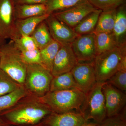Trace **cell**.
<instances>
[{
    "instance_id": "obj_21",
    "label": "cell",
    "mask_w": 126,
    "mask_h": 126,
    "mask_svg": "<svg viewBox=\"0 0 126 126\" xmlns=\"http://www.w3.org/2000/svg\"><path fill=\"white\" fill-rule=\"evenodd\" d=\"M102 10L97 9L88 15L73 30L79 35L93 33L96 26Z\"/></svg>"
},
{
    "instance_id": "obj_32",
    "label": "cell",
    "mask_w": 126,
    "mask_h": 126,
    "mask_svg": "<svg viewBox=\"0 0 126 126\" xmlns=\"http://www.w3.org/2000/svg\"><path fill=\"white\" fill-rule=\"evenodd\" d=\"M97 124L94 122H86L81 126H97Z\"/></svg>"
},
{
    "instance_id": "obj_9",
    "label": "cell",
    "mask_w": 126,
    "mask_h": 126,
    "mask_svg": "<svg viewBox=\"0 0 126 126\" xmlns=\"http://www.w3.org/2000/svg\"><path fill=\"white\" fill-rule=\"evenodd\" d=\"M102 90L105 98L107 117L118 115L126 107V93L107 81L104 83Z\"/></svg>"
},
{
    "instance_id": "obj_30",
    "label": "cell",
    "mask_w": 126,
    "mask_h": 126,
    "mask_svg": "<svg viewBox=\"0 0 126 126\" xmlns=\"http://www.w3.org/2000/svg\"><path fill=\"white\" fill-rule=\"evenodd\" d=\"M118 89L126 92V71L119 70L116 72L107 81Z\"/></svg>"
},
{
    "instance_id": "obj_31",
    "label": "cell",
    "mask_w": 126,
    "mask_h": 126,
    "mask_svg": "<svg viewBox=\"0 0 126 126\" xmlns=\"http://www.w3.org/2000/svg\"><path fill=\"white\" fill-rule=\"evenodd\" d=\"M15 5L46 4L48 0H13Z\"/></svg>"
},
{
    "instance_id": "obj_33",
    "label": "cell",
    "mask_w": 126,
    "mask_h": 126,
    "mask_svg": "<svg viewBox=\"0 0 126 126\" xmlns=\"http://www.w3.org/2000/svg\"><path fill=\"white\" fill-rule=\"evenodd\" d=\"M9 124H7L4 120L2 118L0 117V126H9Z\"/></svg>"
},
{
    "instance_id": "obj_15",
    "label": "cell",
    "mask_w": 126,
    "mask_h": 126,
    "mask_svg": "<svg viewBox=\"0 0 126 126\" xmlns=\"http://www.w3.org/2000/svg\"><path fill=\"white\" fill-rule=\"evenodd\" d=\"M49 15V14H46L25 19H16L15 27L17 38L21 36H31L37 26L45 20Z\"/></svg>"
},
{
    "instance_id": "obj_35",
    "label": "cell",
    "mask_w": 126,
    "mask_h": 126,
    "mask_svg": "<svg viewBox=\"0 0 126 126\" xmlns=\"http://www.w3.org/2000/svg\"><path fill=\"white\" fill-rule=\"evenodd\" d=\"M44 126V125L43 124H42V123H39V124H36V125H33V126Z\"/></svg>"
},
{
    "instance_id": "obj_2",
    "label": "cell",
    "mask_w": 126,
    "mask_h": 126,
    "mask_svg": "<svg viewBox=\"0 0 126 126\" xmlns=\"http://www.w3.org/2000/svg\"><path fill=\"white\" fill-rule=\"evenodd\" d=\"M86 94L78 89L49 92L41 97V102L52 112L57 113H80Z\"/></svg>"
},
{
    "instance_id": "obj_10",
    "label": "cell",
    "mask_w": 126,
    "mask_h": 126,
    "mask_svg": "<svg viewBox=\"0 0 126 126\" xmlns=\"http://www.w3.org/2000/svg\"><path fill=\"white\" fill-rule=\"evenodd\" d=\"M96 9L86 0L70 9L52 14L59 20L73 29L88 15Z\"/></svg>"
},
{
    "instance_id": "obj_14",
    "label": "cell",
    "mask_w": 126,
    "mask_h": 126,
    "mask_svg": "<svg viewBox=\"0 0 126 126\" xmlns=\"http://www.w3.org/2000/svg\"><path fill=\"white\" fill-rule=\"evenodd\" d=\"M86 122L80 113L52 112L41 122L44 126H81Z\"/></svg>"
},
{
    "instance_id": "obj_4",
    "label": "cell",
    "mask_w": 126,
    "mask_h": 126,
    "mask_svg": "<svg viewBox=\"0 0 126 126\" xmlns=\"http://www.w3.org/2000/svg\"><path fill=\"white\" fill-rule=\"evenodd\" d=\"M51 112L44 104H33L8 110L1 116L9 125L30 126L40 123Z\"/></svg>"
},
{
    "instance_id": "obj_7",
    "label": "cell",
    "mask_w": 126,
    "mask_h": 126,
    "mask_svg": "<svg viewBox=\"0 0 126 126\" xmlns=\"http://www.w3.org/2000/svg\"><path fill=\"white\" fill-rule=\"evenodd\" d=\"M13 0H0V38L4 40L17 38Z\"/></svg>"
},
{
    "instance_id": "obj_29",
    "label": "cell",
    "mask_w": 126,
    "mask_h": 126,
    "mask_svg": "<svg viewBox=\"0 0 126 126\" xmlns=\"http://www.w3.org/2000/svg\"><path fill=\"white\" fill-rule=\"evenodd\" d=\"M126 107L121 112L111 117H107L97 126H126Z\"/></svg>"
},
{
    "instance_id": "obj_26",
    "label": "cell",
    "mask_w": 126,
    "mask_h": 126,
    "mask_svg": "<svg viewBox=\"0 0 126 126\" xmlns=\"http://www.w3.org/2000/svg\"><path fill=\"white\" fill-rule=\"evenodd\" d=\"M21 85L0 69V96L13 92Z\"/></svg>"
},
{
    "instance_id": "obj_25",
    "label": "cell",
    "mask_w": 126,
    "mask_h": 126,
    "mask_svg": "<svg viewBox=\"0 0 126 126\" xmlns=\"http://www.w3.org/2000/svg\"><path fill=\"white\" fill-rule=\"evenodd\" d=\"M86 0H48L46 4L47 14H54L67 10Z\"/></svg>"
},
{
    "instance_id": "obj_5",
    "label": "cell",
    "mask_w": 126,
    "mask_h": 126,
    "mask_svg": "<svg viewBox=\"0 0 126 126\" xmlns=\"http://www.w3.org/2000/svg\"><path fill=\"white\" fill-rule=\"evenodd\" d=\"M103 83L97 82L86 94L81 107L80 113L87 122L92 119L98 124L107 117L105 98L102 90Z\"/></svg>"
},
{
    "instance_id": "obj_12",
    "label": "cell",
    "mask_w": 126,
    "mask_h": 126,
    "mask_svg": "<svg viewBox=\"0 0 126 126\" xmlns=\"http://www.w3.org/2000/svg\"><path fill=\"white\" fill-rule=\"evenodd\" d=\"M71 72L79 89L85 94L97 83L93 63H78Z\"/></svg>"
},
{
    "instance_id": "obj_27",
    "label": "cell",
    "mask_w": 126,
    "mask_h": 126,
    "mask_svg": "<svg viewBox=\"0 0 126 126\" xmlns=\"http://www.w3.org/2000/svg\"><path fill=\"white\" fill-rule=\"evenodd\" d=\"M96 9L102 11L116 9L126 3V0H87Z\"/></svg>"
},
{
    "instance_id": "obj_28",
    "label": "cell",
    "mask_w": 126,
    "mask_h": 126,
    "mask_svg": "<svg viewBox=\"0 0 126 126\" xmlns=\"http://www.w3.org/2000/svg\"><path fill=\"white\" fill-rule=\"evenodd\" d=\"M13 41L20 52L31 51L39 49L31 36H20Z\"/></svg>"
},
{
    "instance_id": "obj_19",
    "label": "cell",
    "mask_w": 126,
    "mask_h": 126,
    "mask_svg": "<svg viewBox=\"0 0 126 126\" xmlns=\"http://www.w3.org/2000/svg\"><path fill=\"white\" fill-rule=\"evenodd\" d=\"M78 89L71 72L63 74L52 79L49 92H56Z\"/></svg>"
},
{
    "instance_id": "obj_23",
    "label": "cell",
    "mask_w": 126,
    "mask_h": 126,
    "mask_svg": "<svg viewBox=\"0 0 126 126\" xmlns=\"http://www.w3.org/2000/svg\"><path fill=\"white\" fill-rule=\"evenodd\" d=\"M26 94V90L22 85L13 92L0 96V116L17 103Z\"/></svg>"
},
{
    "instance_id": "obj_18",
    "label": "cell",
    "mask_w": 126,
    "mask_h": 126,
    "mask_svg": "<svg viewBox=\"0 0 126 126\" xmlns=\"http://www.w3.org/2000/svg\"><path fill=\"white\" fill-rule=\"evenodd\" d=\"M116 9L102 11L93 33H112L115 25Z\"/></svg>"
},
{
    "instance_id": "obj_20",
    "label": "cell",
    "mask_w": 126,
    "mask_h": 126,
    "mask_svg": "<svg viewBox=\"0 0 126 126\" xmlns=\"http://www.w3.org/2000/svg\"><path fill=\"white\" fill-rule=\"evenodd\" d=\"M94 34L97 55L120 46L113 33L101 32Z\"/></svg>"
},
{
    "instance_id": "obj_36",
    "label": "cell",
    "mask_w": 126,
    "mask_h": 126,
    "mask_svg": "<svg viewBox=\"0 0 126 126\" xmlns=\"http://www.w3.org/2000/svg\"></svg>"
},
{
    "instance_id": "obj_6",
    "label": "cell",
    "mask_w": 126,
    "mask_h": 126,
    "mask_svg": "<svg viewBox=\"0 0 126 126\" xmlns=\"http://www.w3.org/2000/svg\"><path fill=\"white\" fill-rule=\"evenodd\" d=\"M53 77L51 72L40 64H27L24 84L31 92L41 97L49 92Z\"/></svg>"
},
{
    "instance_id": "obj_17",
    "label": "cell",
    "mask_w": 126,
    "mask_h": 126,
    "mask_svg": "<svg viewBox=\"0 0 126 126\" xmlns=\"http://www.w3.org/2000/svg\"><path fill=\"white\" fill-rule=\"evenodd\" d=\"M46 4H18L15 6L16 19H21L47 14Z\"/></svg>"
},
{
    "instance_id": "obj_22",
    "label": "cell",
    "mask_w": 126,
    "mask_h": 126,
    "mask_svg": "<svg viewBox=\"0 0 126 126\" xmlns=\"http://www.w3.org/2000/svg\"><path fill=\"white\" fill-rule=\"evenodd\" d=\"M61 46L53 39L47 46L40 49L42 65L50 72H52L55 58Z\"/></svg>"
},
{
    "instance_id": "obj_13",
    "label": "cell",
    "mask_w": 126,
    "mask_h": 126,
    "mask_svg": "<svg viewBox=\"0 0 126 126\" xmlns=\"http://www.w3.org/2000/svg\"><path fill=\"white\" fill-rule=\"evenodd\" d=\"M78 63L71 45H61L55 58L51 73L55 77L71 72Z\"/></svg>"
},
{
    "instance_id": "obj_8",
    "label": "cell",
    "mask_w": 126,
    "mask_h": 126,
    "mask_svg": "<svg viewBox=\"0 0 126 126\" xmlns=\"http://www.w3.org/2000/svg\"><path fill=\"white\" fill-rule=\"evenodd\" d=\"M94 33L79 35L71 44L78 63H94L97 55Z\"/></svg>"
},
{
    "instance_id": "obj_24",
    "label": "cell",
    "mask_w": 126,
    "mask_h": 126,
    "mask_svg": "<svg viewBox=\"0 0 126 126\" xmlns=\"http://www.w3.org/2000/svg\"><path fill=\"white\" fill-rule=\"evenodd\" d=\"M31 36L39 49L47 46L53 40L45 20L37 26Z\"/></svg>"
},
{
    "instance_id": "obj_1",
    "label": "cell",
    "mask_w": 126,
    "mask_h": 126,
    "mask_svg": "<svg viewBox=\"0 0 126 126\" xmlns=\"http://www.w3.org/2000/svg\"><path fill=\"white\" fill-rule=\"evenodd\" d=\"M93 63L97 82H105L118 71H126V44L97 55Z\"/></svg>"
},
{
    "instance_id": "obj_3",
    "label": "cell",
    "mask_w": 126,
    "mask_h": 126,
    "mask_svg": "<svg viewBox=\"0 0 126 126\" xmlns=\"http://www.w3.org/2000/svg\"><path fill=\"white\" fill-rule=\"evenodd\" d=\"M0 69L19 84H24L27 64L14 41L5 43L0 47Z\"/></svg>"
},
{
    "instance_id": "obj_34",
    "label": "cell",
    "mask_w": 126,
    "mask_h": 126,
    "mask_svg": "<svg viewBox=\"0 0 126 126\" xmlns=\"http://www.w3.org/2000/svg\"><path fill=\"white\" fill-rule=\"evenodd\" d=\"M5 43H6L5 40H4L0 38V47H1Z\"/></svg>"
},
{
    "instance_id": "obj_16",
    "label": "cell",
    "mask_w": 126,
    "mask_h": 126,
    "mask_svg": "<svg viewBox=\"0 0 126 126\" xmlns=\"http://www.w3.org/2000/svg\"><path fill=\"white\" fill-rule=\"evenodd\" d=\"M113 34L118 45L126 44V4L121 5L116 9V14L114 28Z\"/></svg>"
},
{
    "instance_id": "obj_11",
    "label": "cell",
    "mask_w": 126,
    "mask_h": 126,
    "mask_svg": "<svg viewBox=\"0 0 126 126\" xmlns=\"http://www.w3.org/2000/svg\"><path fill=\"white\" fill-rule=\"evenodd\" d=\"M45 21L52 38L61 45H71L79 35L52 14L49 15Z\"/></svg>"
}]
</instances>
